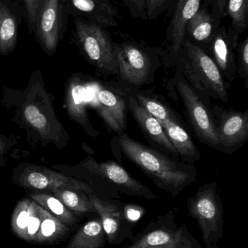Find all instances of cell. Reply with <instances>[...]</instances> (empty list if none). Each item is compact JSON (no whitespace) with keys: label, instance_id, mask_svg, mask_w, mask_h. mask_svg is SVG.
<instances>
[{"label":"cell","instance_id":"obj_1","mask_svg":"<svg viewBox=\"0 0 248 248\" xmlns=\"http://www.w3.org/2000/svg\"><path fill=\"white\" fill-rule=\"evenodd\" d=\"M116 139L122 154L157 187L173 198L197 180L198 170L193 164L180 161L141 144L125 132L117 134Z\"/></svg>","mask_w":248,"mask_h":248},{"label":"cell","instance_id":"obj_2","mask_svg":"<svg viewBox=\"0 0 248 248\" xmlns=\"http://www.w3.org/2000/svg\"><path fill=\"white\" fill-rule=\"evenodd\" d=\"M162 63L173 67L183 74L188 82L210 106V97L227 103L228 89L222 74L209 55L196 44L183 39L180 49L167 53L156 47Z\"/></svg>","mask_w":248,"mask_h":248},{"label":"cell","instance_id":"obj_3","mask_svg":"<svg viewBox=\"0 0 248 248\" xmlns=\"http://www.w3.org/2000/svg\"><path fill=\"white\" fill-rule=\"evenodd\" d=\"M114 49L117 75L131 91L154 81V73L162 65L156 47L124 39L122 42H114Z\"/></svg>","mask_w":248,"mask_h":248},{"label":"cell","instance_id":"obj_4","mask_svg":"<svg viewBox=\"0 0 248 248\" xmlns=\"http://www.w3.org/2000/svg\"><path fill=\"white\" fill-rule=\"evenodd\" d=\"M74 24L76 44L86 59L103 75H117L114 41L107 29L79 17Z\"/></svg>","mask_w":248,"mask_h":248},{"label":"cell","instance_id":"obj_5","mask_svg":"<svg viewBox=\"0 0 248 248\" xmlns=\"http://www.w3.org/2000/svg\"><path fill=\"white\" fill-rule=\"evenodd\" d=\"M215 182L201 186L188 199V214L197 220L207 248H218L224 233L223 206Z\"/></svg>","mask_w":248,"mask_h":248},{"label":"cell","instance_id":"obj_6","mask_svg":"<svg viewBox=\"0 0 248 248\" xmlns=\"http://www.w3.org/2000/svg\"><path fill=\"white\" fill-rule=\"evenodd\" d=\"M170 82L182 100L188 120L198 140L208 147L221 151L209 106L202 100L180 71H176Z\"/></svg>","mask_w":248,"mask_h":248},{"label":"cell","instance_id":"obj_7","mask_svg":"<svg viewBox=\"0 0 248 248\" xmlns=\"http://www.w3.org/2000/svg\"><path fill=\"white\" fill-rule=\"evenodd\" d=\"M83 166L87 173L103 182L115 195L120 192L129 196L147 200H154L157 198L151 189L132 177L116 162L109 160L99 163L93 157H89Z\"/></svg>","mask_w":248,"mask_h":248},{"label":"cell","instance_id":"obj_8","mask_svg":"<svg viewBox=\"0 0 248 248\" xmlns=\"http://www.w3.org/2000/svg\"><path fill=\"white\" fill-rule=\"evenodd\" d=\"M68 17L61 0H39L33 32L38 43L48 55H53L62 40Z\"/></svg>","mask_w":248,"mask_h":248},{"label":"cell","instance_id":"obj_9","mask_svg":"<svg viewBox=\"0 0 248 248\" xmlns=\"http://www.w3.org/2000/svg\"><path fill=\"white\" fill-rule=\"evenodd\" d=\"M211 111L221 152L231 154L247 140L248 110L239 112L214 106Z\"/></svg>","mask_w":248,"mask_h":248},{"label":"cell","instance_id":"obj_10","mask_svg":"<svg viewBox=\"0 0 248 248\" xmlns=\"http://www.w3.org/2000/svg\"><path fill=\"white\" fill-rule=\"evenodd\" d=\"M128 94L116 87L99 84L95 95V107L108 129L125 132L128 117Z\"/></svg>","mask_w":248,"mask_h":248},{"label":"cell","instance_id":"obj_11","mask_svg":"<svg viewBox=\"0 0 248 248\" xmlns=\"http://www.w3.org/2000/svg\"><path fill=\"white\" fill-rule=\"evenodd\" d=\"M240 34L231 26H220L208 45L202 48L214 60L224 78L233 82L237 74L236 49Z\"/></svg>","mask_w":248,"mask_h":248},{"label":"cell","instance_id":"obj_12","mask_svg":"<svg viewBox=\"0 0 248 248\" xmlns=\"http://www.w3.org/2000/svg\"><path fill=\"white\" fill-rule=\"evenodd\" d=\"M67 16L79 17L103 27L117 26L118 10L110 0H61Z\"/></svg>","mask_w":248,"mask_h":248},{"label":"cell","instance_id":"obj_13","mask_svg":"<svg viewBox=\"0 0 248 248\" xmlns=\"http://www.w3.org/2000/svg\"><path fill=\"white\" fill-rule=\"evenodd\" d=\"M20 182L26 187L38 190L69 189L87 195L93 193V189L84 182L38 166L27 169L20 176Z\"/></svg>","mask_w":248,"mask_h":248},{"label":"cell","instance_id":"obj_14","mask_svg":"<svg viewBox=\"0 0 248 248\" xmlns=\"http://www.w3.org/2000/svg\"><path fill=\"white\" fill-rule=\"evenodd\" d=\"M203 0H176L169 26L166 31L165 46L160 47L167 53L177 52L183 43L185 28L202 6Z\"/></svg>","mask_w":248,"mask_h":248},{"label":"cell","instance_id":"obj_15","mask_svg":"<svg viewBox=\"0 0 248 248\" xmlns=\"http://www.w3.org/2000/svg\"><path fill=\"white\" fill-rule=\"evenodd\" d=\"M24 17L21 1L0 0V54L8 55L17 45L19 27Z\"/></svg>","mask_w":248,"mask_h":248},{"label":"cell","instance_id":"obj_16","mask_svg":"<svg viewBox=\"0 0 248 248\" xmlns=\"http://www.w3.org/2000/svg\"><path fill=\"white\" fill-rule=\"evenodd\" d=\"M128 110L131 112L145 137L161 147L163 151L175 159H179L177 152L166 136L163 126L157 119L148 113L135 100L131 93L128 96Z\"/></svg>","mask_w":248,"mask_h":248},{"label":"cell","instance_id":"obj_17","mask_svg":"<svg viewBox=\"0 0 248 248\" xmlns=\"http://www.w3.org/2000/svg\"><path fill=\"white\" fill-rule=\"evenodd\" d=\"M95 211L99 214L103 230L109 244H118L124 238L127 221L120 207L116 204L103 201L95 194L88 195Z\"/></svg>","mask_w":248,"mask_h":248},{"label":"cell","instance_id":"obj_18","mask_svg":"<svg viewBox=\"0 0 248 248\" xmlns=\"http://www.w3.org/2000/svg\"><path fill=\"white\" fill-rule=\"evenodd\" d=\"M220 26L221 21L215 20L208 8L201 6L186 24L184 39L196 44L201 48L205 47L211 42Z\"/></svg>","mask_w":248,"mask_h":248},{"label":"cell","instance_id":"obj_19","mask_svg":"<svg viewBox=\"0 0 248 248\" xmlns=\"http://www.w3.org/2000/svg\"><path fill=\"white\" fill-rule=\"evenodd\" d=\"M86 91L81 78H73L67 90L66 105L70 117L80 124L90 136L96 137L98 132L92 126L86 108Z\"/></svg>","mask_w":248,"mask_h":248},{"label":"cell","instance_id":"obj_20","mask_svg":"<svg viewBox=\"0 0 248 248\" xmlns=\"http://www.w3.org/2000/svg\"><path fill=\"white\" fill-rule=\"evenodd\" d=\"M167 138L173 144L179 158L185 163L193 164L201 159V155L197 146L182 124L170 121H159Z\"/></svg>","mask_w":248,"mask_h":248},{"label":"cell","instance_id":"obj_21","mask_svg":"<svg viewBox=\"0 0 248 248\" xmlns=\"http://www.w3.org/2000/svg\"><path fill=\"white\" fill-rule=\"evenodd\" d=\"M106 237L100 219L92 220L80 227L65 248H103Z\"/></svg>","mask_w":248,"mask_h":248},{"label":"cell","instance_id":"obj_22","mask_svg":"<svg viewBox=\"0 0 248 248\" xmlns=\"http://www.w3.org/2000/svg\"><path fill=\"white\" fill-rule=\"evenodd\" d=\"M37 209L40 216V227L33 243L51 244L64 238L69 231L68 226L38 204Z\"/></svg>","mask_w":248,"mask_h":248},{"label":"cell","instance_id":"obj_23","mask_svg":"<svg viewBox=\"0 0 248 248\" xmlns=\"http://www.w3.org/2000/svg\"><path fill=\"white\" fill-rule=\"evenodd\" d=\"M30 198L36 204L62 221L67 226H72L78 221L72 211L66 208L54 195L45 193H32Z\"/></svg>","mask_w":248,"mask_h":248},{"label":"cell","instance_id":"obj_24","mask_svg":"<svg viewBox=\"0 0 248 248\" xmlns=\"http://www.w3.org/2000/svg\"><path fill=\"white\" fill-rule=\"evenodd\" d=\"M131 93L137 102L157 120L170 121L175 123L182 124V121L178 115L164 102L143 93H138L137 91H131Z\"/></svg>","mask_w":248,"mask_h":248},{"label":"cell","instance_id":"obj_25","mask_svg":"<svg viewBox=\"0 0 248 248\" xmlns=\"http://www.w3.org/2000/svg\"><path fill=\"white\" fill-rule=\"evenodd\" d=\"M52 192L54 196L72 212L78 214L96 212L89 198V194L69 189H56Z\"/></svg>","mask_w":248,"mask_h":248},{"label":"cell","instance_id":"obj_26","mask_svg":"<svg viewBox=\"0 0 248 248\" xmlns=\"http://www.w3.org/2000/svg\"><path fill=\"white\" fill-rule=\"evenodd\" d=\"M227 16L231 22V27L241 34L248 27V0H227Z\"/></svg>","mask_w":248,"mask_h":248},{"label":"cell","instance_id":"obj_27","mask_svg":"<svg viewBox=\"0 0 248 248\" xmlns=\"http://www.w3.org/2000/svg\"><path fill=\"white\" fill-rule=\"evenodd\" d=\"M33 205L32 200H22L16 205L12 216V230L17 237L24 240Z\"/></svg>","mask_w":248,"mask_h":248},{"label":"cell","instance_id":"obj_28","mask_svg":"<svg viewBox=\"0 0 248 248\" xmlns=\"http://www.w3.org/2000/svg\"><path fill=\"white\" fill-rule=\"evenodd\" d=\"M175 1L176 0H146L148 20H155L165 12L170 16Z\"/></svg>","mask_w":248,"mask_h":248},{"label":"cell","instance_id":"obj_29","mask_svg":"<svg viewBox=\"0 0 248 248\" xmlns=\"http://www.w3.org/2000/svg\"><path fill=\"white\" fill-rule=\"evenodd\" d=\"M236 52L237 53V74L246 80V88H248V38L243 42H239Z\"/></svg>","mask_w":248,"mask_h":248},{"label":"cell","instance_id":"obj_30","mask_svg":"<svg viewBox=\"0 0 248 248\" xmlns=\"http://www.w3.org/2000/svg\"><path fill=\"white\" fill-rule=\"evenodd\" d=\"M21 2L28 30L29 33L32 34L34 29L35 20L39 0H21Z\"/></svg>","mask_w":248,"mask_h":248},{"label":"cell","instance_id":"obj_31","mask_svg":"<svg viewBox=\"0 0 248 248\" xmlns=\"http://www.w3.org/2000/svg\"><path fill=\"white\" fill-rule=\"evenodd\" d=\"M40 216L37 209V204L33 201V208L26 229V241L33 242L40 227Z\"/></svg>","mask_w":248,"mask_h":248},{"label":"cell","instance_id":"obj_32","mask_svg":"<svg viewBox=\"0 0 248 248\" xmlns=\"http://www.w3.org/2000/svg\"><path fill=\"white\" fill-rule=\"evenodd\" d=\"M122 1L129 10L132 17L148 20L146 0H122Z\"/></svg>","mask_w":248,"mask_h":248},{"label":"cell","instance_id":"obj_33","mask_svg":"<svg viewBox=\"0 0 248 248\" xmlns=\"http://www.w3.org/2000/svg\"><path fill=\"white\" fill-rule=\"evenodd\" d=\"M227 0H203L202 6L205 8L211 7V13L215 20L221 21V19L227 17Z\"/></svg>","mask_w":248,"mask_h":248},{"label":"cell","instance_id":"obj_34","mask_svg":"<svg viewBox=\"0 0 248 248\" xmlns=\"http://www.w3.org/2000/svg\"><path fill=\"white\" fill-rule=\"evenodd\" d=\"M121 210L125 219L131 222L138 221L144 215V213L142 207L135 205H125Z\"/></svg>","mask_w":248,"mask_h":248},{"label":"cell","instance_id":"obj_35","mask_svg":"<svg viewBox=\"0 0 248 248\" xmlns=\"http://www.w3.org/2000/svg\"><path fill=\"white\" fill-rule=\"evenodd\" d=\"M147 243H146L145 239H144V235L142 237H140L138 240H136L135 243H134L130 248H147Z\"/></svg>","mask_w":248,"mask_h":248},{"label":"cell","instance_id":"obj_36","mask_svg":"<svg viewBox=\"0 0 248 248\" xmlns=\"http://www.w3.org/2000/svg\"><path fill=\"white\" fill-rule=\"evenodd\" d=\"M182 235V234H181ZM181 237V236H180ZM180 238V237H179ZM177 240V241H178ZM177 241L173 243H170V244L167 245H161V246H151V247H149L147 248H174L175 246H176V243H177Z\"/></svg>","mask_w":248,"mask_h":248},{"label":"cell","instance_id":"obj_37","mask_svg":"<svg viewBox=\"0 0 248 248\" xmlns=\"http://www.w3.org/2000/svg\"><path fill=\"white\" fill-rule=\"evenodd\" d=\"M4 144L3 141H1V138H0V154L3 153L4 151Z\"/></svg>","mask_w":248,"mask_h":248},{"label":"cell","instance_id":"obj_38","mask_svg":"<svg viewBox=\"0 0 248 248\" xmlns=\"http://www.w3.org/2000/svg\"><path fill=\"white\" fill-rule=\"evenodd\" d=\"M17 1H21V0H17ZM22 3V2H21Z\"/></svg>","mask_w":248,"mask_h":248}]
</instances>
